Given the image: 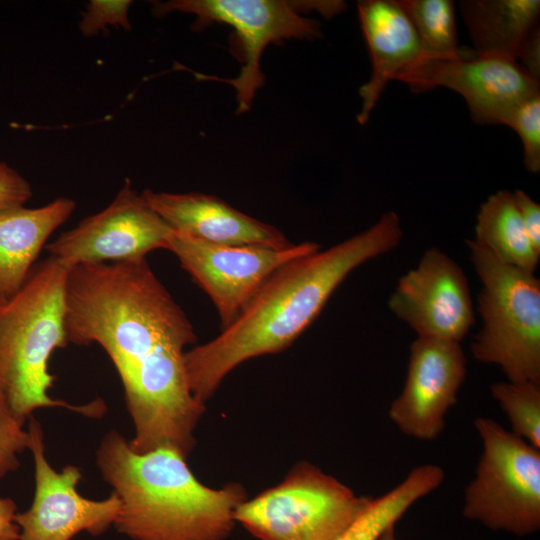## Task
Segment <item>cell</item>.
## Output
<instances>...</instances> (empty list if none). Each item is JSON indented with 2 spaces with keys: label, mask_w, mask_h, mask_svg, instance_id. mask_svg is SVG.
<instances>
[{
  "label": "cell",
  "mask_w": 540,
  "mask_h": 540,
  "mask_svg": "<svg viewBox=\"0 0 540 540\" xmlns=\"http://www.w3.org/2000/svg\"><path fill=\"white\" fill-rule=\"evenodd\" d=\"M65 304L68 344H99L119 375L134 426L130 448L188 458L205 411L185 367V349L197 337L146 258L70 267Z\"/></svg>",
  "instance_id": "cell-1"
},
{
  "label": "cell",
  "mask_w": 540,
  "mask_h": 540,
  "mask_svg": "<svg viewBox=\"0 0 540 540\" xmlns=\"http://www.w3.org/2000/svg\"><path fill=\"white\" fill-rule=\"evenodd\" d=\"M402 237L400 218L389 211L368 229L279 267L229 326L186 351V374L194 396L205 403L241 363L290 346L350 272L395 249Z\"/></svg>",
  "instance_id": "cell-2"
},
{
  "label": "cell",
  "mask_w": 540,
  "mask_h": 540,
  "mask_svg": "<svg viewBox=\"0 0 540 540\" xmlns=\"http://www.w3.org/2000/svg\"><path fill=\"white\" fill-rule=\"evenodd\" d=\"M186 458L170 449L134 452L128 440L109 431L96 452L102 478L119 497L116 531L132 540H225L245 489L230 483H201Z\"/></svg>",
  "instance_id": "cell-3"
},
{
  "label": "cell",
  "mask_w": 540,
  "mask_h": 540,
  "mask_svg": "<svg viewBox=\"0 0 540 540\" xmlns=\"http://www.w3.org/2000/svg\"><path fill=\"white\" fill-rule=\"evenodd\" d=\"M69 267L52 257L37 262L23 286L0 303V394L20 419L45 407L65 408L97 418L106 411L101 399L73 405L50 396L55 376L49 359L68 344L65 284Z\"/></svg>",
  "instance_id": "cell-4"
},
{
  "label": "cell",
  "mask_w": 540,
  "mask_h": 540,
  "mask_svg": "<svg viewBox=\"0 0 540 540\" xmlns=\"http://www.w3.org/2000/svg\"><path fill=\"white\" fill-rule=\"evenodd\" d=\"M471 263L482 284V327L471 344L474 358L497 365L510 382L540 384V280L507 265L473 240Z\"/></svg>",
  "instance_id": "cell-5"
},
{
  "label": "cell",
  "mask_w": 540,
  "mask_h": 540,
  "mask_svg": "<svg viewBox=\"0 0 540 540\" xmlns=\"http://www.w3.org/2000/svg\"><path fill=\"white\" fill-rule=\"evenodd\" d=\"M371 501L301 462L278 485L241 503L235 520L259 540H336Z\"/></svg>",
  "instance_id": "cell-6"
},
{
  "label": "cell",
  "mask_w": 540,
  "mask_h": 540,
  "mask_svg": "<svg viewBox=\"0 0 540 540\" xmlns=\"http://www.w3.org/2000/svg\"><path fill=\"white\" fill-rule=\"evenodd\" d=\"M483 450L464 490L463 515L493 531L527 536L540 528V449L491 418L474 421Z\"/></svg>",
  "instance_id": "cell-7"
},
{
  "label": "cell",
  "mask_w": 540,
  "mask_h": 540,
  "mask_svg": "<svg viewBox=\"0 0 540 540\" xmlns=\"http://www.w3.org/2000/svg\"><path fill=\"white\" fill-rule=\"evenodd\" d=\"M302 8L316 9L331 17L342 11L340 1L289 2L284 0H172L157 2L153 12L163 16L171 12L195 15V29L211 23L232 27L238 37L243 66L231 79L207 77L229 83L236 91L238 112L249 110L256 91L263 85L261 55L270 44L283 39H313L320 35V24L300 14Z\"/></svg>",
  "instance_id": "cell-8"
},
{
  "label": "cell",
  "mask_w": 540,
  "mask_h": 540,
  "mask_svg": "<svg viewBox=\"0 0 540 540\" xmlns=\"http://www.w3.org/2000/svg\"><path fill=\"white\" fill-rule=\"evenodd\" d=\"M320 249L314 242L285 248L210 243L174 230L167 246L181 267L210 297L221 330L242 312L269 276L299 256Z\"/></svg>",
  "instance_id": "cell-9"
},
{
  "label": "cell",
  "mask_w": 540,
  "mask_h": 540,
  "mask_svg": "<svg viewBox=\"0 0 540 540\" xmlns=\"http://www.w3.org/2000/svg\"><path fill=\"white\" fill-rule=\"evenodd\" d=\"M28 431L35 488L30 507L16 514L19 540H71L82 531L92 536L105 533L119 515V497L114 492L103 500L83 497L77 490L81 469L66 465L55 470L46 458L44 434L36 419L30 420Z\"/></svg>",
  "instance_id": "cell-10"
},
{
  "label": "cell",
  "mask_w": 540,
  "mask_h": 540,
  "mask_svg": "<svg viewBox=\"0 0 540 540\" xmlns=\"http://www.w3.org/2000/svg\"><path fill=\"white\" fill-rule=\"evenodd\" d=\"M173 232L127 180L105 209L61 233L45 249L69 268L146 258L153 250L167 249Z\"/></svg>",
  "instance_id": "cell-11"
},
{
  "label": "cell",
  "mask_w": 540,
  "mask_h": 540,
  "mask_svg": "<svg viewBox=\"0 0 540 540\" xmlns=\"http://www.w3.org/2000/svg\"><path fill=\"white\" fill-rule=\"evenodd\" d=\"M398 81L414 93L445 87L460 94L472 120L502 125L518 103L540 93L539 83L516 60L466 53L453 58L423 57Z\"/></svg>",
  "instance_id": "cell-12"
},
{
  "label": "cell",
  "mask_w": 540,
  "mask_h": 540,
  "mask_svg": "<svg viewBox=\"0 0 540 540\" xmlns=\"http://www.w3.org/2000/svg\"><path fill=\"white\" fill-rule=\"evenodd\" d=\"M388 307L420 338L460 342L475 323L464 271L436 247L426 250L417 266L399 278Z\"/></svg>",
  "instance_id": "cell-13"
},
{
  "label": "cell",
  "mask_w": 540,
  "mask_h": 540,
  "mask_svg": "<svg viewBox=\"0 0 540 540\" xmlns=\"http://www.w3.org/2000/svg\"><path fill=\"white\" fill-rule=\"evenodd\" d=\"M466 374L460 342L417 337L410 346L404 387L390 405L389 418L407 436L437 439Z\"/></svg>",
  "instance_id": "cell-14"
},
{
  "label": "cell",
  "mask_w": 540,
  "mask_h": 540,
  "mask_svg": "<svg viewBox=\"0 0 540 540\" xmlns=\"http://www.w3.org/2000/svg\"><path fill=\"white\" fill-rule=\"evenodd\" d=\"M141 195L174 230L210 243L277 249L293 244L276 227L233 208L216 196L150 189Z\"/></svg>",
  "instance_id": "cell-15"
},
{
  "label": "cell",
  "mask_w": 540,
  "mask_h": 540,
  "mask_svg": "<svg viewBox=\"0 0 540 540\" xmlns=\"http://www.w3.org/2000/svg\"><path fill=\"white\" fill-rule=\"evenodd\" d=\"M357 8L372 66L370 79L359 89L357 120L364 125L389 82L399 80L427 54L396 0H363Z\"/></svg>",
  "instance_id": "cell-16"
},
{
  "label": "cell",
  "mask_w": 540,
  "mask_h": 540,
  "mask_svg": "<svg viewBox=\"0 0 540 540\" xmlns=\"http://www.w3.org/2000/svg\"><path fill=\"white\" fill-rule=\"evenodd\" d=\"M75 209V202L59 197L38 207L0 211V303L23 286L50 235Z\"/></svg>",
  "instance_id": "cell-17"
},
{
  "label": "cell",
  "mask_w": 540,
  "mask_h": 540,
  "mask_svg": "<svg viewBox=\"0 0 540 540\" xmlns=\"http://www.w3.org/2000/svg\"><path fill=\"white\" fill-rule=\"evenodd\" d=\"M459 7L477 56L517 61L522 47L539 28L538 0H464Z\"/></svg>",
  "instance_id": "cell-18"
},
{
  "label": "cell",
  "mask_w": 540,
  "mask_h": 540,
  "mask_svg": "<svg viewBox=\"0 0 540 540\" xmlns=\"http://www.w3.org/2000/svg\"><path fill=\"white\" fill-rule=\"evenodd\" d=\"M473 241L501 262L535 272L540 254L527 236L512 192L499 190L482 203Z\"/></svg>",
  "instance_id": "cell-19"
},
{
  "label": "cell",
  "mask_w": 540,
  "mask_h": 540,
  "mask_svg": "<svg viewBox=\"0 0 540 540\" xmlns=\"http://www.w3.org/2000/svg\"><path fill=\"white\" fill-rule=\"evenodd\" d=\"M413 24L428 57L453 58L460 50L451 0H396Z\"/></svg>",
  "instance_id": "cell-20"
},
{
  "label": "cell",
  "mask_w": 540,
  "mask_h": 540,
  "mask_svg": "<svg viewBox=\"0 0 540 540\" xmlns=\"http://www.w3.org/2000/svg\"><path fill=\"white\" fill-rule=\"evenodd\" d=\"M491 394L506 413L511 432L540 449V384L496 382Z\"/></svg>",
  "instance_id": "cell-21"
},
{
  "label": "cell",
  "mask_w": 540,
  "mask_h": 540,
  "mask_svg": "<svg viewBox=\"0 0 540 540\" xmlns=\"http://www.w3.org/2000/svg\"><path fill=\"white\" fill-rule=\"evenodd\" d=\"M414 492L406 485L398 484L384 495L372 499L364 514L336 540H378L390 526L415 504Z\"/></svg>",
  "instance_id": "cell-22"
},
{
  "label": "cell",
  "mask_w": 540,
  "mask_h": 540,
  "mask_svg": "<svg viewBox=\"0 0 540 540\" xmlns=\"http://www.w3.org/2000/svg\"><path fill=\"white\" fill-rule=\"evenodd\" d=\"M502 125L513 129L523 145V159L530 173L540 171V93L534 94L511 109Z\"/></svg>",
  "instance_id": "cell-23"
},
{
  "label": "cell",
  "mask_w": 540,
  "mask_h": 540,
  "mask_svg": "<svg viewBox=\"0 0 540 540\" xmlns=\"http://www.w3.org/2000/svg\"><path fill=\"white\" fill-rule=\"evenodd\" d=\"M24 424L0 394V480L18 469V455L30 447V433Z\"/></svg>",
  "instance_id": "cell-24"
},
{
  "label": "cell",
  "mask_w": 540,
  "mask_h": 540,
  "mask_svg": "<svg viewBox=\"0 0 540 540\" xmlns=\"http://www.w3.org/2000/svg\"><path fill=\"white\" fill-rule=\"evenodd\" d=\"M130 0H91L82 14L79 28L86 37L96 35L107 26H120L129 30Z\"/></svg>",
  "instance_id": "cell-25"
},
{
  "label": "cell",
  "mask_w": 540,
  "mask_h": 540,
  "mask_svg": "<svg viewBox=\"0 0 540 540\" xmlns=\"http://www.w3.org/2000/svg\"><path fill=\"white\" fill-rule=\"evenodd\" d=\"M31 196L29 182L8 164L0 162V211L24 206Z\"/></svg>",
  "instance_id": "cell-26"
},
{
  "label": "cell",
  "mask_w": 540,
  "mask_h": 540,
  "mask_svg": "<svg viewBox=\"0 0 540 540\" xmlns=\"http://www.w3.org/2000/svg\"><path fill=\"white\" fill-rule=\"evenodd\" d=\"M513 197L527 236L540 254V205L522 190H515Z\"/></svg>",
  "instance_id": "cell-27"
},
{
  "label": "cell",
  "mask_w": 540,
  "mask_h": 540,
  "mask_svg": "<svg viewBox=\"0 0 540 540\" xmlns=\"http://www.w3.org/2000/svg\"><path fill=\"white\" fill-rule=\"evenodd\" d=\"M536 81L540 79V28L535 30L522 47L517 62Z\"/></svg>",
  "instance_id": "cell-28"
},
{
  "label": "cell",
  "mask_w": 540,
  "mask_h": 540,
  "mask_svg": "<svg viewBox=\"0 0 540 540\" xmlns=\"http://www.w3.org/2000/svg\"><path fill=\"white\" fill-rule=\"evenodd\" d=\"M17 505L11 498H0V540H19L16 523Z\"/></svg>",
  "instance_id": "cell-29"
},
{
  "label": "cell",
  "mask_w": 540,
  "mask_h": 540,
  "mask_svg": "<svg viewBox=\"0 0 540 540\" xmlns=\"http://www.w3.org/2000/svg\"><path fill=\"white\" fill-rule=\"evenodd\" d=\"M378 540H401L395 532V525L388 527L379 537Z\"/></svg>",
  "instance_id": "cell-30"
}]
</instances>
